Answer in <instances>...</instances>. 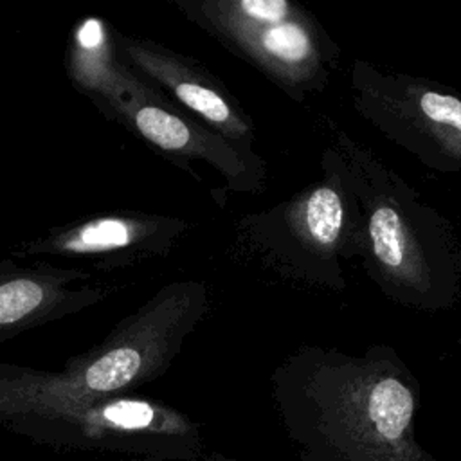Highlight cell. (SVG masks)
<instances>
[{
  "mask_svg": "<svg viewBox=\"0 0 461 461\" xmlns=\"http://www.w3.org/2000/svg\"><path fill=\"white\" fill-rule=\"evenodd\" d=\"M270 393L301 461H438L416 438L420 382L389 344L360 355L299 346L274 367Z\"/></svg>",
  "mask_w": 461,
  "mask_h": 461,
  "instance_id": "obj_1",
  "label": "cell"
},
{
  "mask_svg": "<svg viewBox=\"0 0 461 461\" xmlns=\"http://www.w3.org/2000/svg\"><path fill=\"white\" fill-rule=\"evenodd\" d=\"M328 146L351 194L344 259L360 258L367 277L394 304L441 312L461 297V241L454 225L376 153L333 119Z\"/></svg>",
  "mask_w": 461,
  "mask_h": 461,
  "instance_id": "obj_2",
  "label": "cell"
},
{
  "mask_svg": "<svg viewBox=\"0 0 461 461\" xmlns=\"http://www.w3.org/2000/svg\"><path fill=\"white\" fill-rule=\"evenodd\" d=\"M209 310L211 294L203 281H173L59 371L0 362V427L61 403L131 394L167 373Z\"/></svg>",
  "mask_w": 461,
  "mask_h": 461,
  "instance_id": "obj_3",
  "label": "cell"
},
{
  "mask_svg": "<svg viewBox=\"0 0 461 461\" xmlns=\"http://www.w3.org/2000/svg\"><path fill=\"white\" fill-rule=\"evenodd\" d=\"M65 70L72 86L108 119L196 178L191 162H203L229 191L259 194L267 189V162L178 108L131 72L115 54L112 27L90 16L70 32Z\"/></svg>",
  "mask_w": 461,
  "mask_h": 461,
  "instance_id": "obj_4",
  "label": "cell"
},
{
  "mask_svg": "<svg viewBox=\"0 0 461 461\" xmlns=\"http://www.w3.org/2000/svg\"><path fill=\"white\" fill-rule=\"evenodd\" d=\"M220 47L258 70L290 101L321 94L339 68L340 49L319 20L290 0H171Z\"/></svg>",
  "mask_w": 461,
  "mask_h": 461,
  "instance_id": "obj_5",
  "label": "cell"
},
{
  "mask_svg": "<svg viewBox=\"0 0 461 461\" xmlns=\"http://www.w3.org/2000/svg\"><path fill=\"white\" fill-rule=\"evenodd\" d=\"M322 175L276 205L243 214L234 223L236 245L285 281L344 292L342 268L351 227V194L331 146L321 155Z\"/></svg>",
  "mask_w": 461,
  "mask_h": 461,
  "instance_id": "obj_6",
  "label": "cell"
},
{
  "mask_svg": "<svg viewBox=\"0 0 461 461\" xmlns=\"http://www.w3.org/2000/svg\"><path fill=\"white\" fill-rule=\"evenodd\" d=\"M4 429L32 441L142 461H221L185 412L137 394L61 403L22 414Z\"/></svg>",
  "mask_w": 461,
  "mask_h": 461,
  "instance_id": "obj_7",
  "label": "cell"
},
{
  "mask_svg": "<svg viewBox=\"0 0 461 461\" xmlns=\"http://www.w3.org/2000/svg\"><path fill=\"white\" fill-rule=\"evenodd\" d=\"M355 112L378 133L436 173L461 171V95L436 81L380 70L364 59L349 67Z\"/></svg>",
  "mask_w": 461,
  "mask_h": 461,
  "instance_id": "obj_8",
  "label": "cell"
},
{
  "mask_svg": "<svg viewBox=\"0 0 461 461\" xmlns=\"http://www.w3.org/2000/svg\"><path fill=\"white\" fill-rule=\"evenodd\" d=\"M189 229L191 223L180 216L108 211L52 227L18 243L11 249V254L14 259L83 261L99 272H112L166 258Z\"/></svg>",
  "mask_w": 461,
  "mask_h": 461,
  "instance_id": "obj_9",
  "label": "cell"
},
{
  "mask_svg": "<svg viewBox=\"0 0 461 461\" xmlns=\"http://www.w3.org/2000/svg\"><path fill=\"white\" fill-rule=\"evenodd\" d=\"M117 58L140 79L162 92L178 108L227 140L256 149V126L241 103L194 58L148 38L112 29Z\"/></svg>",
  "mask_w": 461,
  "mask_h": 461,
  "instance_id": "obj_10",
  "label": "cell"
},
{
  "mask_svg": "<svg viewBox=\"0 0 461 461\" xmlns=\"http://www.w3.org/2000/svg\"><path fill=\"white\" fill-rule=\"evenodd\" d=\"M85 268L50 261L20 265L0 259V344L40 326L77 315L113 294V286L88 285Z\"/></svg>",
  "mask_w": 461,
  "mask_h": 461,
  "instance_id": "obj_11",
  "label": "cell"
}]
</instances>
